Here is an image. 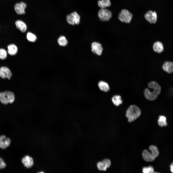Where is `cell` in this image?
<instances>
[{"label": "cell", "mask_w": 173, "mask_h": 173, "mask_svg": "<svg viewBox=\"0 0 173 173\" xmlns=\"http://www.w3.org/2000/svg\"><path fill=\"white\" fill-rule=\"evenodd\" d=\"M148 86L149 88H152L153 90L151 91L148 89L146 88L144 92L145 97L148 100L151 101L154 100L157 98L161 93V86L157 83L154 81L149 83Z\"/></svg>", "instance_id": "6da1fadb"}, {"label": "cell", "mask_w": 173, "mask_h": 173, "mask_svg": "<svg viewBox=\"0 0 173 173\" xmlns=\"http://www.w3.org/2000/svg\"><path fill=\"white\" fill-rule=\"evenodd\" d=\"M151 151L150 152L147 149H145L143 151L142 156L144 160L147 162L152 161L159 155V152L157 148L154 145H151L149 148Z\"/></svg>", "instance_id": "7a4b0ae2"}, {"label": "cell", "mask_w": 173, "mask_h": 173, "mask_svg": "<svg viewBox=\"0 0 173 173\" xmlns=\"http://www.w3.org/2000/svg\"><path fill=\"white\" fill-rule=\"evenodd\" d=\"M141 114L140 109L136 106L132 105L130 106L127 110L126 116L128 118L129 122H132L139 117Z\"/></svg>", "instance_id": "3957f363"}, {"label": "cell", "mask_w": 173, "mask_h": 173, "mask_svg": "<svg viewBox=\"0 0 173 173\" xmlns=\"http://www.w3.org/2000/svg\"><path fill=\"white\" fill-rule=\"evenodd\" d=\"M15 96L13 93L10 91H5L0 93V101L3 104L6 105L12 103L14 101Z\"/></svg>", "instance_id": "277c9868"}, {"label": "cell", "mask_w": 173, "mask_h": 173, "mask_svg": "<svg viewBox=\"0 0 173 173\" xmlns=\"http://www.w3.org/2000/svg\"><path fill=\"white\" fill-rule=\"evenodd\" d=\"M132 14L127 10L124 9L121 10L118 15V18L121 22L129 23L131 22Z\"/></svg>", "instance_id": "5b68a950"}, {"label": "cell", "mask_w": 173, "mask_h": 173, "mask_svg": "<svg viewBox=\"0 0 173 173\" xmlns=\"http://www.w3.org/2000/svg\"><path fill=\"white\" fill-rule=\"evenodd\" d=\"M98 15L100 19L103 21H109L111 18V12L105 8H101L98 11Z\"/></svg>", "instance_id": "8992f818"}, {"label": "cell", "mask_w": 173, "mask_h": 173, "mask_svg": "<svg viewBox=\"0 0 173 173\" xmlns=\"http://www.w3.org/2000/svg\"><path fill=\"white\" fill-rule=\"evenodd\" d=\"M80 16L75 11H74L67 15L66 20L69 24L74 25L79 24L80 22Z\"/></svg>", "instance_id": "52a82bcc"}, {"label": "cell", "mask_w": 173, "mask_h": 173, "mask_svg": "<svg viewBox=\"0 0 173 173\" xmlns=\"http://www.w3.org/2000/svg\"><path fill=\"white\" fill-rule=\"evenodd\" d=\"M12 76L10 69L6 66H2L0 68V77L3 79L10 80Z\"/></svg>", "instance_id": "ba28073f"}, {"label": "cell", "mask_w": 173, "mask_h": 173, "mask_svg": "<svg viewBox=\"0 0 173 173\" xmlns=\"http://www.w3.org/2000/svg\"><path fill=\"white\" fill-rule=\"evenodd\" d=\"M91 50L94 54L99 56L102 54L103 48L101 44L97 42H93L91 44Z\"/></svg>", "instance_id": "9c48e42d"}, {"label": "cell", "mask_w": 173, "mask_h": 173, "mask_svg": "<svg viewBox=\"0 0 173 173\" xmlns=\"http://www.w3.org/2000/svg\"><path fill=\"white\" fill-rule=\"evenodd\" d=\"M146 19L151 24L155 23L157 21V16L155 11H149L147 12L144 15Z\"/></svg>", "instance_id": "30bf717a"}, {"label": "cell", "mask_w": 173, "mask_h": 173, "mask_svg": "<svg viewBox=\"0 0 173 173\" xmlns=\"http://www.w3.org/2000/svg\"><path fill=\"white\" fill-rule=\"evenodd\" d=\"M26 7V5L23 2L16 3L14 6V10L18 15L24 14L25 13V9Z\"/></svg>", "instance_id": "8fae6325"}, {"label": "cell", "mask_w": 173, "mask_h": 173, "mask_svg": "<svg viewBox=\"0 0 173 173\" xmlns=\"http://www.w3.org/2000/svg\"><path fill=\"white\" fill-rule=\"evenodd\" d=\"M111 165L110 161L108 159H105L102 161L98 162L97 164V166L99 170L105 171Z\"/></svg>", "instance_id": "7c38bea8"}, {"label": "cell", "mask_w": 173, "mask_h": 173, "mask_svg": "<svg viewBox=\"0 0 173 173\" xmlns=\"http://www.w3.org/2000/svg\"><path fill=\"white\" fill-rule=\"evenodd\" d=\"M11 143L10 139L4 135L0 136V148L2 149H5L8 147Z\"/></svg>", "instance_id": "4fadbf2b"}, {"label": "cell", "mask_w": 173, "mask_h": 173, "mask_svg": "<svg viewBox=\"0 0 173 173\" xmlns=\"http://www.w3.org/2000/svg\"><path fill=\"white\" fill-rule=\"evenodd\" d=\"M22 162L24 167L27 168L31 167L33 165V158L28 155H26L23 158Z\"/></svg>", "instance_id": "5bb4252c"}, {"label": "cell", "mask_w": 173, "mask_h": 173, "mask_svg": "<svg viewBox=\"0 0 173 173\" xmlns=\"http://www.w3.org/2000/svg\"><path fill=\"white\" fill-rule=\"evenodd\" d=\"M7 49L8 54L12 56L16 55L18 52V47L14 43H12L9 44L7 46Z\"/></svg>", "instance_id": "9a60e30c"}, {"label": "cell", "mask_w": 173, "mask_h": 173, "mask_svg": "<svg viewBox=\"0 0 173 173\" xmlns=\"http://www.w3.org/2000/svg\"><path fill=\"white\" fill-rule=\"evenodd\" d=\"M162 68L164 71L169 74L173 72V62L166 61L163 64Z\"/></svg>", "instance_id": "2e32d148"}, {"label": "cell", "mask_w": 173, "mask_h": 173, "mask_svg": "<svg viewBox=\"0 0 173 173\" xmlns=\"http://www.w3.org/2000/svg\"><path fill=\"white\" fill-rule=\"evenodd\" d=\"M16 28L22 32H25L27 29V26L22 21L17 20L15 22Z\"/></svg>", "instance_id": "e0dca14e"}, {"label": "cell", "mask_w": 173, "mask_h": 173, "mask_svg": "<svg viewBox=\"0 0 173 173\" xmlns=\"http://www.w3.org/2000/svg\"><path fill=\"white\" fill-rule=\"evenodd\" d=\"M153 48L155 52L160 53L163 50L164 47L162 43L160 41L155 42L153 45Z\"/></svg>", "instance_id": "ac0fdd59"}, {"label": "cell", "mask_w": 173, "mask_h": 173, "mask_svg": "<svg viewBox=\"0 0 173 173\" xmlns=\"http://www.w3.org/2000/svg\"><path fill=\"white\" fill-rule=\"evenodd\" d=\"M98 86L100 89L103 92H107L110 90V87L108 84L104 81H100L98 83Z\"/></svg>", "instance_id": "d6986e66"}, {"label": "cell", "mask_w": 173, "mask_h": 173, "mask_svg": "<svg viewBox=\"0 0 173 173\" xmlns=\"http://www.w3.org/2000/svg\"><path fill=\"white\" fill-rule=\"evenodd\" d=\"M111 5L110 0H99L98 2V6L101 8H105L110 6Z\"/></svg>", "instance_id": "ffe728a7"}, {"label": "cell", "mask_w": 173, "mask_h": 173, "mask_svg": "<svg viewBox=\"0 0 173 173\" xmlns=\"http://www.w3.org/2000/svg\"><path fill=\"white\" fill-rule=\"evenodd\" d=\"M166 120V118L165 116H160L158 120V123L159 125L161 127L167 126V123Z\"/></svg>", "instance_id": "44dd1931"}, {"label": "cell", "mask_w": 173, "mask_h": 173, "mask_svg": "<svg viewBox=\"0 0 173 173\" xmlns=\"http://www.w3.org/2000/svg\"><path fill=\"white\" fill-rule=\"evenodd\" d=\"M112 100L113 104L117 106H119L122 102L121 96L118 95L114 96L112 98Z\"/></svg>", "instance_id": "7402d4cb"}, {"label": "cell", "mask_w": 173, "mask_h": 173, "mask_svg": "<svg viewBox=\"0 0 173 173\" xmlns=\"http://www.w3.org/2000/svg\"><path fill=\"white\" fill-rule=\"evenodd\" d=\"M59 45L62 46H66L68 44V41L66 37L63 36H60L58 40Z\"/></svg>", "instance_id": "603a6c76"}, {"label": "cell", "mask_w": 173, "mask_h": 173, "mask_svg": "<svg viewBox=\"0 0 173 173\" xmlns=\"http://www.w3.org/2000/svg\"><path fill=\"white\" fill-rule=\"evenodd\" d=\"M27 38L28 41L31 42H34L37 40L36 36L31 32H28L27 34Z\"/></svg>", "instance_id": "cb8c5ba5"}, {"label": "cell", "mask_w": 173, "mask_h": 173, "mask_svg": "<svg viewBox=\"0 0 173 173\" xmlns=\"http://www.w3.org/2000/svg\"><path fill=\"white\" fill-rule=\"evenodd\" d=\"M8 53L6 50L3 48H0V59L4 60L7 57Z\"/></svg>", "instance_id": "d4e9b609"}, {"label": "cell", "mask_w": 173, "mask_h": 173, "mask_svg": "<svg viewBox=\"0 0 173 173\" xmlns=\"http://www.w3.org/2000/svg\"><path fill=\"white\" fill-rule=\"evenodd\" d=\"M142 171L143 173H151L154 172V169L153 167L151 166L148 167L143 168Z\"/></svg>", "instance_id": "484cf974"}, {"label": "cell", "mask_w": 173, "mask_h": 173, "mask_svg": "<svg viewBox=\"0 0 173 173\" xmlns=\"http://www.w3.org/2000/svg\"><path fill=\"white\" fill-rule=\"evenodd\" d=\"M6 166V163L3 159L0 157V170L4 168Z\"/></svg>", "instance_id": "4316f807"}, {"label": "cell", "mask_w": 173, "mask_h": 173, "mask_svg": "<svg viewBox=\"0 0 173 173\" xmlns=\"http://www.w3.org/2000/svg\"><path fill=\"white\" fill-rule=\"evenodd\" d=\"M170 170L171 172L173 173V162L171 164L170 166Z\"/></svg>", "instance_id": "83f0119b"}]
</instances>
